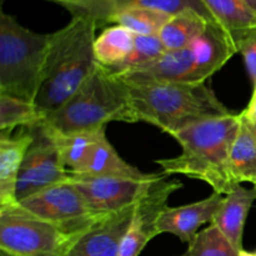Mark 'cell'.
I'll use <instances>...</instances> for the list:
<instances>
[{"label": "cell", "mask_w": 256, "mask_h": 256, "mask_svg": "<svg viewBox=\"0 0 256 256\" xmlns=\"http://www.w3.org/2000/svg\"><path fill=\"white\" fill-rule=\"evenodd\" d=\"M96 29L94 19L78 14L52 34L44 79L35 102L44 118L62 108L96 68Z\"/></svg>", "instance_id": "obj_2"}, {"label": "cell", "mask_w": 256, "mask_h": 256, "mask_svg": "<svg viewBox=\"0 0 256 256\" xmlns=\"http://www.w3.org/2000/svg\"><path fill=\"white\" fill-rule=\"evenodd\" d=\"M170 18L172 15L159 10L130 8L110 16L108 24L120 25L138 35H159Z\"/></svg>", "instance_id": "obj_25"}, {"label": "cell", "mask_w": 256, "mask_h": 256, "mask_svg": "<svg viewBox=\"0 0 256 256\" xmlns=\"http://www.w3.org/2000/svg\"><path fill=\"white\" fill-rule=\"evenodd\" d=\"M242 119L249 124H256V92H252V99L248 104L246 109L242 112H240Z\"/></svg>", "instance_id": "obj_29"}, {"label": "cell", "mask_w": 256, "mask_h": 256, "mask_svg": "<svg viewBox=\"0 0 256 256\" xmlns=\"http://www.w3.org/2000/svg\"><path fill=\"white\" fill-rule=\"evenodd\" d=\"M222 194L212 192L206 199L182 206H166L158 219V232L172 234L182 242H192L199 232L200 226L206 222L212 224L215 214L222 204Z\"/></svg>", "instance_id": "obj_14"}, {"label": "cell", "mask_w": 256, "mask_h": 256, "mask_svg": "<svg viewBox=\"0 0 256 256\" xmlns=\"http://www.w3.org/2000/svg\"><path fill=\"white\" fill-rule=\"evenodd\" d=\"M34 142L28 149L16 182V202L26 199L46 188L69 180L59 149L42 126L32 130Z\"/></svg>", "instance_id": "obj_9"}, {"label": "cell", "mask_w": 256, "mask_h": 256, "mask_svg": "<svg viewBox=\"0 0 256 256\" xmlns=\"http://www.w3.org/2000/svg\"><path fill=\"white\" fill-rule=\"evenodd\" d=\"M244 2L256 12V0H244Z\"/></svg>", "instance_id": "obj_32"}, {"label": "cell", "mask_w": 256, "mask_h": 256, "mask_svg": "<svg viewBox=\"0 0 256 256\" xmlns=\"http://www.w3.org/2000/svg\"><path fill=\"white\" fill-rule=\"evenodd\" d=\"M229 166L232 180L236 184L252 182L256 185V138L242 118L230 152Z\"/></svg>", "instance_id": "obj_21"}, {"label": "cell", "mask_w": 256, "mask_h": 256, "mask_svg": "<svg viewBox=\"0 0 256 256\" xmlns=\"http://www.w3.org/2000/svg\"><path fill=\"white\" fill-rule=\"evenodd\" d=\"M70 236L19 204L0 206V250L19 256H66Z\"/></svg>", "instance_id": "obj_6"}, {"label": "cell", "mask_w": 256, "mask_h": 256, "mask_svg": "<svg viewBox=\"0 0 256 256\" xmlns=\"http://www.w3.org/2000/svg\"><path fill=\"white\" fill-rule=\"evenodd\" d=\"M49 2H56V4L62 5V6H64L65 9H68V8H72V6H76V5L85 4V2H92V0H49Z\"/></svg>", "instance_id": "obj_30"}, {"label": "cell", "mask_w": 256, "mask_h": 256, "mask_svg": "<svg viewBox=\"0 0 256 256\" xmlns=\"http://www.w3.org/2000/svg\"><path fill=\"white\" fill-rule=\"evenodd\" d=\"M166 52L159 35H138L134 38V48L126 59L116 66L109 68L114 74L120 75L135 68L152 62Z\"/></svg>", "instance_id": "obj_27"}, {"label": "cell", "mask_w": 256, "mask_h": 256, "mask_svg": "<svg viewBox=\"0 0 256 256\" xmlns=\"http://www.w3.org/2000/svg\"><path fill=\"white\" fill-rule=\"evenodd\" d=\"M254 188H255V189H256V185H254Z\"/></svg>", "instance_id": "obj_35"}, {"label": "cell", "mask_w": 256, "mask_h": 256, "mask_svg": "<svg viewBox=\"0 0 256 256\" xmlns=\"http://www.w3.org/2000/svg\"><path fill=\"white\" fill-rule=\"evenodd\" d=\"M134 32L120 25L105 28L95 39V59L102 66H116L132 52L134 48Z\"/></svg>", "instance_id": "obj_23"}, {"label": "cell", "mask_w": 256, "mask_h": 256, "mask_svg": "<svg viewBox=\"0 0 256 256\" xmlns=\"http://www.w3.org/2000/svg\"><path fill=\"white\" fill-rule=\"evenodd\" d=\"M215 22L229 34L239 50L240 44L256 34V12L244 0H202Z\"/></svg>", "instance_id": "obj_18"}, {"label": "cell", "mask_w": 256, "mask_h": 256, "mask_svg": "<svg viewBox=\"0 0 256 256\" xmlns=\"http://www.w3.org/2000/svg\"><path fill=\"white\" fill-rule=\"evenodd\" d=\"M194 56L190 48L166 50L152 62L135 68L118 76L128 84H162V82H192Z\"/></svg>", "instance_id": "obj_15"}, {"label": "cell", "mask_w": 256, "mask_h": 256, "mask_svg": "<svg viewBox=\"0 0 256 256\" xmlns=\"http://www.w3.org/2000/svg\"><path fill=\"white\" fill-rule=\"evenodd\" d=\"M0 256H19V255L12 254V252H5V250H0Z\"/></svg>", "instance_id": "obj_33"}, {"label": "cell", "mask_w": 256, "mask_h": 256, "mask_svg": "<svg viewBox=\"0 0 256 256\" xmlns=\"http://www.w3.org/2000/svg\"><path fill=\"white\" fill-rule=\"evenodd\" d=\"M252 92H256V90H252Z\"/></svg>", "instance_id": "obj_36"}, {"label": "cell", "mask_w": 256, "mask_h": 256, "mask_svg": "<svg viewBox=\"0 0 256 256\" xmlns=\"http://www.w3.org/2000/svg\"><path fill=\"white\" fill-rule=\"evenodd\" d=\"M182 186L179 180L168 179L164 174L135 205L132 222L122 238L119 256H139L144 248L159 235L158 219L166 208V202L172 192Z\"/></svg>", "instance_id": "obj_10"}, {"label": "cell", "mask_w": 256, "mask_h": 256, "mask_svg": "<svg viewBox=\"0 0 256 256\" xmlns=\"http://www.w3.org/2000/svg\"><path fill=\"white\" fill-rule=\"evenodd\" d=\"M44 115L35 102L0 92V130L2 134H12L16 126L34 130L44 122Z\"/></svg>", "instance_id": "obj_24"}, {"label": "cell", "mask_w": 256, "mask_h": 256, "mask_svg": "<svg viewBox=\"0 0 256 256\" xmlns=\"http://www.w3.org/2000/svg\"><path fill=\"white\" fill-rule=\"evenodd\" d=\"M209 20L194 10H186L170 18L159 38L166 50L186 49L206 29Z\"/></svg>", "instance_id": "obj_22"}, {"label": "cell", "mask_w": 256, "mask_h": 256, "mask_svg": "<svg viewBox=\"0 0 256 256\" xmlns=\"http://www.w3.org/2000/svg\"><path fill=\"white\" fill-rule=\"evenodd\" d=\"M40 126L52 138L59 149L60 158L65 169L70 174H79L89 162L100 135L105 132L106 126L92 132H78L70 134H62L50 129L46 125Z\"/></svg>", "instance_id": "obj_19"}, {"label": "cell", "mask_w": 256, "mask_h": 256, "mask_svg": "<svg viewBox=\"0 0 256 256\" xmlns=\"http://www.w3.org/2000/svg\"><path fill=\"white\" fill-rule=\"evenodd\" d=\"M134 210L135 205L102 218L75 239L66 256H119Z\"/></svg>", "instance_id": "obj_11"}, {"label": "cell", "mask_w": 256, "mask_h": 256, "mask_svg": "<svg viewBox=\"0 0 256 256\" xmlns=\"http://www.w3.org/2000/svg\"><path fill=\"white\" fill-rule=\"evenodd\" d=\"M239 252L224 236L222 232L210 224L200 230L189 242L188 249L178 256H238Z\"/></svg>", "instance_id": "obj_26"}, {"label": "cell", "mask_w": 256, "mask_h": 256, "mask_svg": "<svg viewBox=\"0 0 256 256\" xmlns=\"http://www.w3.org/2000/svg\"><path fill=\"white\" fill-rule=\"evenodd\" d=\"M50 42L52 34L32 32L0 12V92L36 102Z\"/></svg>", "instance_id": "obj_5"}, {"label": "cell", "mask_w": 256, "mask_h": 256, "mask_svg": "<svg viewBox=\"0 0 256 256\" xmlns=\"http://www.w3.org/2000/svg\"><path fill=\"white\" fill-rule=\"evenodd\" d=\"M34 142V132L26 129L15 136H0V206L16 204V182L28 149Z\"/></svg>", "instance_id": "obj_16"}, {"label": "cell", "mask_w": 256, "mask_h": 256, "mask_svg": "<svg viewBox=\"0 0 256 256\" xmlns=\"http://www.w3.org/2000/svg\"><path fill=\"white\" fill-rule=\"evenodd\" d=\"M238 52H240L244 58L248 74L252 79V88L256 90V34L252 35L245 42H242L240 44Z\"/></svg>", "instance_id": "obj_28"}, {"label": "cell", "mask_w": 256, "mask_h": 256, "mask_svg": "<svg viewBox=\"0 0 256 256\" xmlns=\"http://www.w3.org/2000/svg\"><path fill=\"white\" fill-rule=\"evenodd\" d=\"M242 124L240 114L189 125L172 136L182 145V152L172 159L156 160L166 175H185L206 182L214 192L226 195L236 182L230 174L232 146Z\"/></svg>", "instance_id": "obj_1"}, {"label": "cell", "mask_w": 256, "mask_h": 256, "mask_svg": "<svg viewBox=\"0 0 256 256\" xmlns=\"http://www.w3.org/2000/svg\"><path fill=\"white\" fill-rule=\"evenodd\" d=\"M138 122L129 88L109 68L98 62L94 72L62 108L42 124L62 134L92 132L108 122Z\"/></svg>", "instance_id": "obj_4"}, {"label": "cell", "mask_w": 256, "mask_h": 256, "mask_svg": "<svg viewBox=\"0 0 256 256\" xmlns=\"http://www.w3.org/2000/svg\"><path fill=\"white\" fill-rule=\"evenodd\" d=\"M162 175L164 172L149 174L142 179H132L69 174V182L82 192L95 214L105 216L136 205Z\"/></svg>", "instance_id": "obj_8"}, {"label": "cell", "mask_w": 256, "mask_h": 256, "mask_svg": "<svg viewBox=\"0 0 256 256\" xmlns=\"http://www.w3.org/2000/svg\"><path fill=\"white\" fill-rule=\"evenodd\" d=\"M248 124H249V122H248ZM249 126H250V129L252 130V132H254V135H255V138H256V124H249Z\"/></svg>", "instance_id": "obj_34"}, {"label": "cell", "mask_w": 256, "mask_h": 256, "mask_svg": "<svg viewBox=\"0 0 256 256\" xmlns=\"http://www.w3.org/2000/svg\"><path fill=\"white\" fill-rule=\"evenodd\" d=\"M138 122L172 135L189 125L228 116V109L206 82L128 84Z\"/></svg>", "instance_id": "obj_3"}, {"label": "cell", "mask_w": 256, "mask_h": 256, "mask_svg": "<svg viewBox=\"0 0 256 256\" xmlns=\"http://www.w3.org/2000/svg\"><path fill=\"white\" fill-rule=\"evenodd\" d=\"M70 174V172H69ZM85 176H118V178H132V179H142L149 174L140 172L132 165L128 164L116 152L109 140L106 139L105 132L100 135L98 144L95 146L92 155L84 169L79 174Z\"/></svg>", "instance_id": "obj_20"}, {"label": "cell", "mask_w": 256, "mask_h": 256, "mask_svg": "<svg viewBox=\"0 0 256 256\" xmlns=\"http://www.w3.org/2000/svg\"><path fill=\"white\" fill-rule=\"evenodd\" d=\"M18 204L70 236H79L104 218L90 209L82 192L69 180L46 188Z\"/></svg>", "instance_id": "obj_7"}, {"label": "cell", "mask_w": 256, "mask_h": 256, "mask_svg": "<svg viewBox=\"0 0 256 256\" xmlns=\"http://www.w3.org/2000/svg\"><path fill=\"white\" fill-rule=\"evenodd\" d=\"M189 48L194 56L192 82H206L238 52L229 34L215 22H209Z\"/></svg>", "instance_id": "obj_13"}, {"label": "cell", "mask_w": 256, "mask_h": 256, "mask_svg": "<svg viewBox=\"0 0 256 256\" xmlns=\"http://www.w3.org/2000/svg\"><path fill=\"white\" fill-rule=\"evenodd\" d=\"M130 8L159 10L172 16L186 10H194L210 22L218 24L202 0H92L85 4L68 8V10L72 15L80 14L92 18L99 28L106 25L110 16Z\"/></svg>", "instance_id": "obj_12"}, {"label": "cell", "mask_w": 256, "mask_h": 256, "mask_svg": "<svg viewBox=\"0 0 256 256\" xmlns=\"http://www.w3.org/2000/svg\"><path fill=\"white\" fill-rule=\"evenodd\" d=\"M255 200V188L245 189L242 185H236L229 194L225 195L212 222L238 252L242 249L245 222Z\"/></svg>", "instance_id": "obj_17"}, {"label": "cell", "mask_w": 256, "mask_h": 256, "mask_svg": "<svg viewBox=\"0 0 256 256\" xmlns=\"http://www.w3.org/2000/svg\"><path fill=\"white\" fill-rule=\"evenodd\" d=\"M238 256H256V250H254V252H249V250L242 249Z\"/></svg>", "instance_id": "obj_31"}]
</instances>
